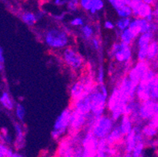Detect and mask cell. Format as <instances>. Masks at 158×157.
<instances>
[{
    "instance_id": "obj_22",
    "label": "cell",
    "mask_w": 158,
    "mask_h": 157,
    "mask_svg": "<svg viewBox=\"0 0 158 157\" xmlns=\"http://www.w3.org/2000/svg\"><path fill=\"white\" fill-rule=\"evenodd\" d=\"M155 39V34L153 32H146L143 34H141L140 35L137 37L135 40L136 47L140 48L143 47H148L150 44L151 42H153Z\"/></svg>"
},
{
    "instance_id": "obj_10",
    "label": "cell",
    "mask_w": 158,
    "mask_h": 157,
    "mask_svg": "<svg viewBox=\"0 0 158 157\" xmlns=\"http://www.w3.org/2000/svg\"><path fill=\"white\" fill-rule=\"evenodd\" d=\"M125 149L128 153L132 152L138 143L145 142L146 139L142 133V126H135L132 131L124 137Z\"/></svg>"
},
{
    "instance_id": "obj_41",
    "label": "cell",
    "mask_w": 158,
    "mask_h": 157,
    "mask_svg": "<svg viewBox=\"0 0 158 157\" xmlns=\"http://www.w3.org/2000/svg\"><path fill=\"white\" fill-rule=\"evenodd\" d=\"M103 28L106 30H109V31H113V30L116 29V24L113 23L112 21L107 20V21H105L104 23H103Z\"/></svg>"
},
{
    "instance_id": "obj_52",
    "label": "cell",
    "mask_w": 158,
    "mask_h": 157,
    "mask_svg": "<svg viewBox=\"0 0 158 157\" xmlns=\"http://www.w3.org/2000/svg\"><path fill=\"white\" fill-rule=\"evenodd\" d=\"M156 108H157V110H158V101H156Z\"/></svg>"
},
{
    "instance_id": "obj_15",
    "label": "cell",
    "mask_w": 158,
    "mask_h": 157,
    "mask_svg": "<svg viewBox=\"0 0 158 157\" xmlns=\"http://www.w3.org/2000/svg\"><path fill=\"white\" fill-rule=\"evenodd\" d=\"M150 82L145 79H142L138 84L136 89L135 99L140 103L151 99L150 97Z\"/></svg>"
},
{
    "instance_id": "obj_27",
    "label": "cell",
    "mask_w": 158,
    "mask_h": 157,
    "mask_svg": "<svg viewBox=\"0 0 158 157\" xmlns=\"http://www.w3.org/2000/svg\"><path fill=\"white\" fill-rule=\"evenodd\" d=\"M14 115H15V117L18 119V121L21 122V123L24 122L25 115H26V111H25L24 106L21 102L16 103L15 109H14Z\"/></svg>"
},
{
    "instance_id": "obj_17",
    "label": "cell",
    "mask_w": 158,
    "mask_h": 157,
    "mask_svg": "<svg viewBox=\"0 0 158 157\" xmlns=\"http://www.w3.org/2000/svg\"><path fill=\"white\" fill-rule=\"evenodd\" d=\"M70 107L74 111L82 113V114L86 115L88 116L91 114V108H90V97L86 96V97H82L79 100L76 101L74 102H72Z\"/></svg>"
},
{
    "instance_id": "obj_42",
    "label": "cell",
    "mask_w": 158,
    "mask_h": 157,
    "mask_svg": "<svg viewBox=\"0 0 158 157\" xmlns=\"http://www.w3.org/2000/svg\"><path fill=\"white\" fill-rule=\"evenodd\" d=\"M108 1L110 2V3L111 4L112 6L114 8L115 10L121 8V7L123 6H125L123 2H121V0H108Z\"/></svg>"
},
{
    "instance_id": "obj_53",
    "label": "cell",
    "mask_w": 158,
    "mask_h": 157,
    "mask_svg": "<svg viewBox=\"0 0 158 157\" xmlns=\"http://www.w3.org/2000/svg\"><path fill=\"white\" fill-rule=\"evenodd\" d=\"M138 157H144V156H143V155H139V156H138Z\"/></svg>"
},
{
    "instance_id": "obj_34",
    "label": "cell",
    "mask_w": 158,
    "mask_h": 157,
    "mask_svg": "<svg viewBox=\"0 0 158 157\" xmlns=\"http://www.w3.org/2000/svg\"><path fill=\"white\" fill-rule=\"evenodd\" d=\"M148 47H143L137 49V51H136L137 61H146V60H147Z\"/></svg>"
},
{
    "instance_id": "obj_55",
    "label": "cell",
    "mask_w": 158,
    "mask_h": 157,
    "mask_svg": "<svg viewBox=\"0 0 158 157\" xmlns=\"http://www.w3.org/2000/svg\"><path fill=\"white\" fill-rule=\"evenodd\" d=\"M157 24H158V21H157Z\"/></svg>"
},
{
    "instance_id": "obj_9",
    "label": "cell",
    "mask_w": 158,
    "mask_h": 157,
    "mask_svg": "<svg viewBox=\"0 0 158 157\" xmlns=\"http://www.w3.org/2000/svg\"><path fill=\"white\" fill-rule=\"evenodd\" d=\"M87 118L88 116L86 115L73 110L69 134L71 136H76L77 134L80 133V130L85 129L87 123Z\"/></svg>"
},
{
    "instance_id": "obj_4",
    "label": "cell",
    "mask_w": 158,
    "mask_h": 157,
    "mask_svg": "<svg viewBox=\"0 0 158 157\" xmlns=\"http://www.w3.org/2000/svg\"><path fill=\"white\" fill-rule=\"evenodd\" d=\"M72 113H73V109L69 106L61 111L59 116L55 119L54 127L51 133V138L54 141L60 140L66 134L69 133Z\"/></svg>"
},
{
    "instance_id": "obj_49",
    "label": "cell",
    "mask_w": 158,
    "mask_h": 157,
    "mask_svg": "<svg viewBox=\"0 0 158 157\" xmlns=\"http://www.w3.org/2000/svg\"><path fill=\"white\" fill-rule=\"evenodd\" d=\"M153 16H154L155 20L156 19L158 21V6L153 9Z\"/></svg>"
},
{
    "instance_id": "obj_13",
    "label": "cell",
    "mask_w": 158,
    "mask_h": 157,
    "mask_svg": "<svg viewBox=\"0 0 158 157\" xmlns=\"http://www.w3.org/2000/svg\"><path fill=\"white\" fill-rule=\"evenodd\" d=\"M129 29L138 37L143 33L150 32V22L146 19L134 17L131 21Z\"/></svg>"
},
{
    "instance_id": "obj_24",
    "label": "cell",
    "mask_w": 158,
    "mask_h": 157,
    "mask_svg": "<svg viewBox=\"0 0 158 157\" xmlns=\"http://www.w3.org/2000/svg\"><path fill=\"white\" fill-rule=\"evenodd\" d=\"M20 18L21 21L29 27H32L35 25L38 21L36 14L30 11H24L20 14Z\"/></svg>"
},
{
    "instance_id": "obj_25",
    "label": "cell",
    "mask_w": 158,
    "mask_h": 157,
    "mask_svg": "<svg viewBox=\"0 0 158 157\" xmlns=\"http://www.w3.org/2000/svg\"><path fill=\"white\" fill-rule=\"evenodd\" d=\"M142 133L146 140L153 139L157 136L158 130L148 123H146L142 126Z\"/></svg>"
},
{
    "instance_id": "obj_39",
    "label": "cell",
    "mask_w": 158,
    "mask_h": 157,
    "mask_svg": "<svg viewBox=\"0 0 158 157\" xmlns=\"http://www.w3.org/2000/svg\"><path fill=\"white\" fill-rule=\"evenodd\" d=\"M92 1L93 0H80V8L84 11L89 12L92 6Z\"/></svg>"
},
{
    "instance_id": "obj_3",
    "label": "cell",
    "mask_w": 158,
    "mask_h": 157,
    "mask_svg": "<svg viewBox=\"0 0 158 157\" xmlns=\"http://www.w3.org/2000/svg\"><path fill=\"white\" fill-rule=\"evenodd\" d=\"M116 123L110 115L105 114L100 117L96 118L92 126L87 130V132H90L98 140L106 139L116 126Z\"/></svg>"
},
{
    "instance_id": "obj_1",
    "label": "cell",
    "mask_w": 158,
    "mask_h": 157,
    "mask_svg": "<svg viewBox=\"0 0 158 157\" xmlns=\"http://www.w3.org/2000/svg\"><path fill=\"white\" fill-rule=\"evenodd\" d=\"M45 45L53 50H64L71 44V35L68 31L61 28H48L43 35Z\"/></svg>"
},
{
    "instance_id": "obj_14",
    "label": "cell",
    "mask_w": 158,
    "mask_h": 157,
    "mask_svg": "<svg viewBox=\"0 0 158 157\" xmlns=\"http://www.w3.org/2000/svg\"><path fill=\"white\" fill-rule=\"evenodd\" d=\"M127 105V104L123 101L121 93H120L118 87L116 86L113 87L107 100V111L109 112V113L119 106Z\"/></svg>"
},
{
    "instance_id": "obj_43",
    "label": "cell",
    "mask_w": 158,
    "mask_h": 157,
    "mask_svg": "<svg viewBox=\"0 0 158 157\" xmlns=\"http://www.w3.org/2000/svg\"><path fill=\"white\" fill-rule=\"evenodd\" d=\"M148 123L158 130V111L156 112V114L154 115V116L148 122Z\"/></svg>"
},
{
    "instance_id": "obj_36",
    "label": "cell",
    "mask_w": 158,
    "mask_h": 157,
    "mask_svg": "<svg viewBox=\"0 0 158 157\" xmlns=\"http://www.w3.org/2000/svg\"><path fill=\"white\" fill-rule=\"evenodd\" d=\"M146 141L145 142H139L136 145V146L135 147V149H133L132 151V155L134 157H138L139 155H141L143 154V150L145 149V146H146Z\"/></svg>"
},
{
    "instance_id": "obj_50",
    "label": "cell",
    "mask_w": 158,
    "mask_h": 157,
    "mask_svg": "<svg viewBox=\"0 0 158 157\" xmlns=\"http://www.w3.org/2000/svg\"><path fill=\"white\" fill-rule=\"evenodd\" d=\"M121 2H123L124 5L130 6V4L131 3V0H121Z\"/></svg>"
},
{
    "instance_id": "obj_29",
    "label": "cell",
    "mask_w": 158,
    "mask_h": 157,
    "mask_svg": "<svg viewBox=\"0 0 158 157\" xmlns=\"http://www.w3.org/2000/svg\"><path fill=\"white\" fill-rule=\"evenodd\" d=\"M150 97L155 101H158V73L150 82Z\"/></svg>"
},
{
    "instance_id": "obj_35",
    "label": "cell",
    "mask_w": 158,
    "mask_h": 157,
    "mask_svg": "<svg viewBox=\"0 0 158 157\" xmlns=\"http://www.w3.org/2000/svg\"><path fill=\"white\" fill-rule=\"evenodd\" d=\"M66 8L70 13H76L80 8V0H69Z\"/></svg>"
},
{
    "instance_id": "obj_18",
    "label": "cell",
    "mask_w": 158,
    "mask_h": 157,
    "mask_svg": "<svg viewBox=\"0 0 158 157\" xmlns=\"http://www.w3.org/2000/svg\"><path fill=\"white\" fill-rule=\"evenodd\" d=\"M116 36L119 39V41L128 46L133 45L137 39V36L129 28L123 31H120L116 29Z\"/></svg>"
},
{
    "instance_id": "obj_51",
    "label": "cell",
    "mask_w": 158,
    "mask_h": 157,
    "mask_svg": "<svg viewBox=\"0 0 158 157\" xmlns=\"http://www.w3.org/2000/svg\"><path fill=\"white\" fill-rule=\"evenodd\" d=\"M156 35H157V36H158V24H157V30H156Z\"/></svg>"
},
{
    "instance_id": "obj_5",
    "label": "cell",
    "mask_w": 158,
    "mask_h": 157,
    "mask_svg": "<svg viewBox=\"0 0 158 157\" xmlns=\"http://www.w3.org/2000/svg\"><path fill=\"white\" fill-rule=\"evenodd\" d=\"M89 97L90 100L91 114L96 118L106 114V112L107 111L108 97L102 93L98 85H95L94 90L89 94Z\"/></svg>"
},
{
    "instance_id": "obj_20",
    "label": "cell",
    "mask_w": 158,
    "mask_h": 157,
    "mask_svg": "<svg viewBox=\"0 0 158 157\" xmlns=\"http://www.w3.org/2000/svg\"><path fill=\"white\" fill-rule=\"evenodd\" d=\"M117 124H118L119 127H120V130H121L122 134L124 137L128 134L129 133H131L135 126L134 123H133V121L131 119L130 116H125V115L122 116Z\"/></svg>"
},
{
    "instance_id": "obj_19",
    "label": "cell",
    "mask_w": 158,
    "mask_h": 157,
    "mask_svg": "<svg viewBox=\"0 0 158 157\" xmlns=\"http://www.w3.org/2000/svg\"><path fill=\"white\" fill-rule=\"evenodd\" d=\"M0 103H1L2 107L5 110L8 111V112L14 111L16 103L14 101V99L12 98V97H11L10 93L8 91H6V90H4L1 93V96H0Z\"/></svg>"
},
{
    "instance_id": "obj_38",
    "label": "cell",
    "mask_w": 158,
    "mask_h": 157,
    "mask_svg": "<svg viewBox=\"0 0 158 157\" xmlns=\"http://www.w3.org/2000/svg\"><path fill=\"white\" fill-rule=\"evenodd\" d=\"M119 49H120V41L115 42L114 43H113L111 47H110V50H108V55H109V57L113 59L115 54L118 51Z\"/></svg>"
},
{
    "instance_id": "obj_21",
    "label": "cell",
    "mask_w": 158,
    "mask_h": 157,
    "mask_svg": "<svg viewBox=\"0 0 158 157\" xmlns=\"http://www.w3.org/2000/svg\"><path fill=\"white\" fill-rule=\"evenodd\" d=\"M123 139H124V136L122 134L118 124H116L111 133L108 135L107 138H106V141L109 145H113L114 144L119 143Z\"/></svg>"
},
{
    "instance_id": "obj_7",
    "label": "cell",
    "mask_w": 158,
    "mask_h": 157,
    "mask_svg": "<svg viewBox=\"0 0 158 157\" xmlns=\"http://www.w3.org/2000/svg\"><path fill=\"white\" fill-rule=\"evenodd\" d=\"M116 86L118 87L123 101L125 103L128 104L131 101L135 100L137 85L132 83L127 76H123L119 80Z\"/></svg>"
},
{
    "instance_id": "obj_11",
    "label": "cell",
    "mask_w": 158,
    "mask_h": 157,
    "mask_svg": "<svg viewBox=\"0 0 158 157\" xmlns=\"http://www.w3.org/2000/svg\"><path fill=\"white\" fill-rule=\"evenodd\" d=\"M156 103L153 100L146 101L140 104L139 108V116L143 123H148L152 118L154 116L156 112H157Z\"/></svg>"
},
{
    "instance_id": "obj_6",
    "label": "cell",
    "mask_w": 158,
    "mask_h": 157,
    "mask_svg": "<svg viewBox=\"0 0 158 157\" xmlns=\"http://www.w3.org/2000/svg\"><path fill=\"white\" fill-rule=\"evenodd\" d=\"M130 6L133 12V17L147 20L149 22L155 21L153 8L152 6L144 3L143 1H131Z\"/></svg>"
},
{
    "instance_id": "obj_37",
    "label": "cell",
    "mask_w": 158,
    "mask_h": 157,
    "mask_svg": "<svg viewBox=\"0 0 158 157\" xmlns=\"http://www.w3.org/2000/svg\"><path fill=\"white\" fill-rule=\"evenodd\" d=\"M69 24L72 27H76V28H81L85 24V21L82 17H73L70 20Z\"/></svg>"
},
{
    "instance_id": "obj_28",
    "label": "cell",
    "mask_w": 158,
    "mask_h": 157,
    "mask_svg": "<svg viewBox=\"0 0 158 157\" xmlns=\"http://www.w3.org/2000/svg\"><path fill=\"white\" fill-rule=\"evenodd\" d=\"M14 140L11 137L10 134L9 132L8 128L3 126L1 129V143L5 144L7 145H10L14 144Z\"/></svg>"
},
{
    "instance_id": "obj_30",
    "label": "cell",
    "mask_w": 158,
    "mask_h": 157,
    "mask_svg": "<svg viewBox=\"0 0 158 157\" xmlns=\"http://www.w3.org/2000/svg\"><path fill=\"white\" fill-rule=\"evenodd\" d=\"M116 14L119 17V18H131V16H133V12L130 6L125 5L122 6L121 8L118 9L116 10Z\"/></svg>"
},
{
    "instance_id": "obj_56",
    "label": "cell",
    "mask_w": 158,
    "mask_h": 157,
    "mask_svg": "<svg viewBox=\"0 0 158 157\" xmlns=\"http://www.w3.org/2000/svg\"><path fill=\"white\" fill-rule=\"evenodd\" d=\"M157 42H158V41H157Z\"/></svg>"
},
{
    "instance_id": "obj_31",
    "label": "cell",
    "mask_w": 158,
    "mask_h": 157,
    "mask_svg": "<svg viewBox=\"0 0 158 157\" xmlns=\"http://www.w3.org/2000/svg\"><path fill=\"white\" fill-rule=\"evenodd\" d=\"M131 19L132 18H119L115 23L116 24V29L120 31H123L129 28Z\"/></svg>"
},
{
    "instance_id": "obj_16",
    "label": "cell",
    "mask_w": 158,
    "mask_h": 157,
    "mask_svg": "<svg viewBox=\"0 0 158 157\" xmlns=\"http://www.w3.org/2000/svg\"><path fill=\"white\" fill-rule=\"evenodd\" d=\"M15 138H14V145L16 149H21L25 145V129L23 123L19 121H14L13 123Z\"/></svg>"
},
{
    "instance_id": "obj_33",
    "label": "cell",
    "mask_w": 158,
    "mask_h": 157,
    "mask_svg": "<svg viewBox=\"0 0 158 157\" xmlns=\"http://www.w3.org/2000/svg\"><path fill=\"white\" fill-rule=\"evenodd\" d=\"M105 79H106V69L102 64H100L98 68L97 72H96V84H105Z\"/></svg>"
},
{
    "instance_id": "obj_12",
    "label": "cell",
    "mask_w": 158,
    "mask_h": 157,
    "mask_svg": "<svg viewBox=\"0 0 158 157\" xmlns=\"http://www.w3.org/2000/svg\"><path fill=\"white\" fill-rule=\"evenodd\" d=\"M132 56H133V50L131 46H128L120 42V49L115 54L113 59H114L116 62L124 65L131 62Z\"/></svg>"
},
{
    "instance_id": "obj_8",
    "label": "cell",
    "mask_w": 158,
    "mask_h": 157,
    "mask_svg": "<svg viewBox=\"0 0 158 157\" xmlns=\"http://www.w3.org/2000/svg\"><path fill=\"white\" fill-rule=\"evenodd\" d=\"M150 68H151L150 62H149L148 60H146V61H137L134 65L132 66L131 68L129 70L127 76L132 83L138 86V84L140 83L144 75Z\"/></svg>"
},
{
    "instance_id": "obj_23",
    "label": "cell",
    "mask_w": 158,
    "mask_h": 157,
    "mask_svg": "<svg viewBox=\"0 0 158 157\" xmlns=\"http://www.w3.org/2000/svg\"><path fill=\"white\" fill-rule=\"evenodd\" d=\"M96 34V29L94 25L90 24H85L80 28V37L84 41H89L92 39Z\"/></svg>"
},
{
    "instance_id": "obj_2",
    "label": "cell",
    "mask_w": 158,
    "mask_h": 157,
    "mask_svg": "<svg viewBox=\"0 0 158 157\" xmlns=\"http://www.w3.org/2000/svg\"><path fill=\"white\" fill-rule=\"evenodd\" d=\"M61 58L63 62L68 66L72 71L79 72L83 71L86 66L85 58L76 47L70 46L62 50Z\"/></svg>"
},
{
    "instance_id": "obj_47",
    "label": "cell",
    "mask_w": 158,
    "mask_h": 157,
    "mask_svg": "<svg viewBox=\"0 0 158 157\" xmlns=\"http://www.w3.org/2000/svg\"><path fill=\"white\" fill-rule=\"evenodd\" d=\"M35 14H36V17H37V19H38V21H40V20L42 19L44 16V13L43 12V11H39V12H37Z\"/></svg>"
},
{
    "instance_id": "obj_54",
    "label": "cell",
    "mask_w": 158,
    "mask_h": 157,
    "mask_svg": "<svg viewBox=\"0 0 158 157\" xmlns=\"http://www.w3.org/2000/svg\"><path fill=\"white\" fill-rule=\"evenodd\" d=\"M21 1H26V0H21Z\"/></svg>"
},
{
    "instance_id": "obj_26",
    "label": "cell",
    "mask_w": 158,
    "mask_h": 157,
    "mask_svg": "<svg viewBox=\"0 0 158 157\" xmlns=\"http://www.w3.org/2000/svg\"><path fill=\"white\" fill-rule=\"evenodd\" d=\"M158 58V42L153 40L148 47L147 60L149 62L153 63Z\"/></svg>"
},
{
    "instance_id": "obj_48",
    "label": "cell",
    "mask_w": 158,
    "mask_h": 157,
    "mask_svg": "<svg viewBox=\"0 0 158 157\" xmlns=\"http://www.w3.org/2000/svg\"><path fill=\"white\" fill-rule=\"evenodd\" d=\"M143 2L144 3L148 4V5H150L153 6L154 5V2H155V0H143Z\"/></svg>"
},
{
    "instance_id": "obj_44",
    "label": "cell",
    "mask_w": 158,
    "mask_h": 157,
    "mask_svg": "<svg viewBox=\"0 0 158 157\" xmlns=\"http://www.w3.org/2000/svg\"><path fill=\"white\" fill-rule=\"evenodd\" d=\"M3 52V48L1 47V48H0V71H1V72H2V71H3L4 63H5V57H4Z\"/></svg>"
},
{
    "instance_id": "obj_46",
    "label": "cell",
    "mask_w": 158,
    "mask_h": 157,
    "mask_svg": "<svg viewBox=\"0 0 158 157\" xmlns=\"http://www.w3.org/2000/svg\"><path fill=\"white\" fill-rule=\"evenodd\" d=\"M64 17H65V14H64V13H62V14H59V15L54 16V18H55L57 21H63V20H64Z\"/></svg>"
},
{
    "instance_id": "obj_45",
    "label": "cell",
    "mask_w": 158,
    "mask_h": 157,
    "mask_svg": "<svg viewBox=\"0 0 158 157\" xmlns=\"http://www.w3.org/2000/svg\"><path fill=\"white\" fill-rule=\"evenodd\" d=\"M69 0H54V4L57 6H62L67 5Z\"/></svg>"
},
{
    "instance_id": "obj_32",
    "label": "cell",
    "mask_w": 158,
    "mask_h": 157,
    "mask_svg": "<svg viewBox=\"0 0 158 157\" xmlns=\"http://www.w3.org/2000/svg\"><path fill=\"white\" fill-rule=\"evenodd\" d=\"M105 6V3L103 0H93L92 6L90 8L89 13L90 15L94 16L98 14V12L102 10Z\"/></svg>"
},
{
    "instance_id": "obj_40",
    "label": "cell",
    "mask_w": 158,
    "mask_h": 157,
    "mask_svg": "<svg viewBox=\"0 0 158 157\" xmlns=\"http://www.w3.org/2000/svg\"><path fill=\"white\" fill-rule=\"evenodd\" d=\"M90 45H91V47L94 49V50H97V51H99L100 49L102 48L101 47V41H100V39L98 36H94L92 39L90 41Z\"/></svg>"
}]
</instances>
